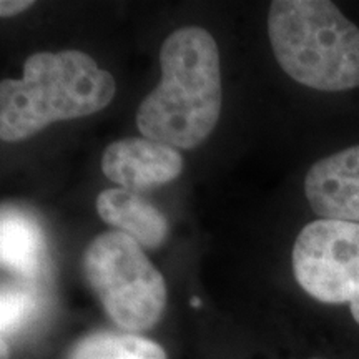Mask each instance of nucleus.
<instances>
[{"mask_svg": "<svg viewBox=\"0 0 359 359\" xmlns=\"http://www.w3.org/2000/svg\"><path fill=\"white\" fill-rule=\"evenodd\" d=\"M34 302L30 294L20 290H2V336L17 330L20 323L29 316Z\"/></svg>", "mask_w": 359, "mask_h": 359, "instance_id": "obj_11", "label": "nucleus"}, {"mask_svg": "<svg viewBox=\"0 0 359 359\" xmlns=\"http://www.w3.org/2000/svg\"><path fill=\"white\" fill-rule=\"evenodd\" d=\"M116 83L80 50L39 52L24 64L20 80L0 83V137L27 140L45 127L97 114L114 100Z\"/></svg>", "mask_w": 359, "mask_h": 359, "instance_id": "obj_2", "label": "nucleus"}, {"mask_svg": "<svg viewBox=\"0 0 359 359\" xmlns=\"http://www.w3.org/2000/svg\"><path fill=\"white\" fill-rule=\"evenodd\" d=\"M97 212L103 222L125 233L142 248H158L168 236L167 217L142 195L125 188L98 193Z\"/></svg>", "mask_w": 359, "mask_h": 359, "instance_id": "obj_8", "label": "nucleus"}, {"mask_svg": "<svg viewBox=\"0 0 359 359\" xmlns=\"http://www.w3.org/2000/svg\"><path fill=\"white\" fill-rule=\"evenodd\" d=\"M161 80L137 110L145 138L193 150L212 135L222 111L218 45L200 27H185L163 42Z\"/></svg>", "mask_w": 359, "mask_h": 359, "instance_id": "obj_1", "label": "nucleus"}, {"mask_svg": "<svg viewBox=\"0 0 359 359\" xmlns=\"http://www.w3.org/2000/svg\"><path fill=\"white\" fill-rule=\"evenodd\" d=\"M182 170L183 156L177 148L145 137L110 143L102 155L103 175L135 193L167 185Z\"/></svg>", "mask_w": 359, "mask_h": 359, "instance_id": "obj_6", "label": "nucleus"}, {"mask_svg": "<svg viewBox=\"0 0 359 359\" xmlns=\"http://www.w3.org/2000/svg\"><path fill=\"white\" fill-rule=\"evenodd\" d=\"M45 236L39 223L17 210H2L0 258L4 269L22 276H34L42 266Z\"/></svg>", "mask_w": 359, "mask_h": 359, "instance_id": "obj_9", "label": "nucleus"}, {"mask_svg": "<svg viewBox=\"0 0 359 359\" xmlns=\"http://www.w3.org/2000/svg\"><path fill=\"white\" fill-rule=\"evenodd\" d=\"M273 53L304 87L344 92L359 87V29L327 0H276L268 13Z\"/></svg>", "mask_w": 359, "mask_h": 359, "instance_id": "obj_3", "label": "nucleus"}, {"mask_svg": "<svg viewBox=\"0 0 359 359\" xmlns=\"http://www.w3.org/2000/svg\"><path fill=\"white\" fill-rule=\"evenodd\" d=\"M83 273L109 318L128 333L163 318L167 283L142 246L120 231L102 233L83 253Z\"/></svg>", "mask_w": 359, "mask_h": 359, "instance_id": "obj_4", "label": "nucleus"}, {"mask_svg": "<svg viewBox=\"0 0 359 359\" xmlns=\"http://www.w3.org/2000/svg\"><path fill=\"white\" fill-rule=\"evenodd\" d=\"M69 359H168L155 341L133 333L97 331L72 348Z\"/></svg>", "mask_w": 359, "mask_h": 359, "instance_id": "obj_10", "label": "nucleus"}, {"mask_svg": "<svg viewBox=\"0 0 359 359\" xmlns=\"http://www.w3.org/2000/svg\"><path fill=\"white\" fill-rule=\"evenodd\" d=\"M298 285L318 302L348 303L359 325V223L316 219L294 241Z\"/></svg>", "mask_w": 359, "mask_h": 359, "instance_id": "obj_5", "label": "nucleus"}, {"mask_svg": "<svg viewBox=\"0 0 359 359\" xmlns=\"http://www.w3.org/2000/svg\"><path fill=\"white\" fill-rule=\"evenodd\" d=\"M34 6L32 0H2L0 2V15L2 17H13L19 15L20 12L27 11Z\"/></svg>", "mask_w": 359, "mask_h": 359, "instance_id": "obj_12", "label": "nucleus"}, {"mask_svg": "<svg viewBox=\"0 0 359 359\" xmlns=\"http://www.w3.org/2000/svg\"><path fill=\"white\" fill-rule=\"evenodd\" d=\"M304 195L318 217L359 223V145L316 161L304 178Z\"/></svg>", "mask_w": 359, "mask_h": 359, "instance_id": "obj_7", "label": "nucleus"}]
</instances>
